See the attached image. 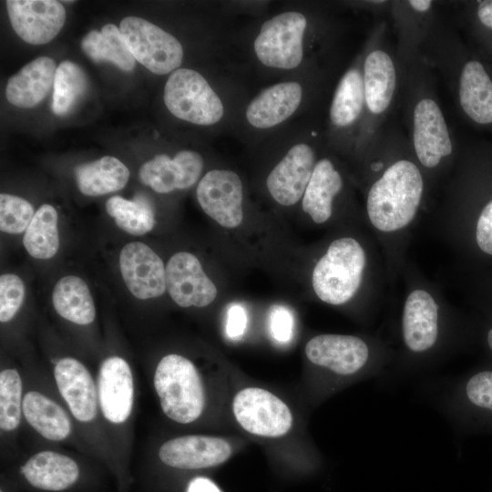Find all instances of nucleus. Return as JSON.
I'll use <instances>...</instances> for the list:
<instances>
[{
	"instance_id": "obj_38",
	"label": "nucleus",
	"mask_w": 492,
	"mask_h": 492,
	"mask_svg": "<svg viewBox=\"0 0 492 492\" xmlns=\"http://www.w3.org/2000/svg\"><path fill=\"white\" fill-rule=\"evenodd\" d=\"M474 239L480 251L492 256V199L484 205L477 217Z\"/></svg>"
},
{
	"instance_id": "obj_28",
	"label": "nucleus",
	"mask_w": 492,
	"mask_h": 492,
	"mask_svg": "<svg viewBox=\"0 0 492 492\" xmlns=\"http://www.w3.org/2000/svg\"><path fill=\"white\" fill-rule=\"evenodd\" d=\"M78 190L87 196H99L123 189L129 178L128 169L117 158L104 156L75 168Z\"/></svg>"
},
{
	"instance_id": "obj_8",
	"label": "nucleus",
	"mask_w": 492,
	"mask_h": 492,
	"mask_svg": "<svg viewBox=\"0 0 492 492\" xmlns=\"http://www.w3.org/2000/svg\"><path fill=\"white\" fill-rule=\"evenodd\" d=\"M163 99L171 115L194 125L215 126L226 117L223 97L194 69L173 71L165 84Z\"/></svg>"
},
{
	"instance_id": "obj_13",
	"label": "nucleus",
	"mask_w": 492,
	"mask_h": 492,
	"mask_svg": "<svg viewBox=\"0 0 492 492\" xmlns=\"http://www.w3.org/2000/svg\"><path fill=\"white\" fill-rule=\"evenodd\" d=\"M413 145L418 162L428 169L436 168L453 151L443 112L430 97L420 99L414 108Z\"/></svg>"
},
{
	"instance_id": "obj_21",
	"label": "nucleus",
	"mask_w": 492,
	"mask_h": 492,
	"mask_svg": "<svg viewBox=\"0 0 492 492\" xmlns=\"http://www.w3.org/2000/svg\"><path fill=\"white\" fill-rule=\"evenodd\" d=\"M59 392L73 415L81 422L91 421L97 414V396L87 369L74 358H63L54 370Z\"/></svg>"
},
{
	"instance_id": "obj_19",
	"label": "nucleus",
	"mask_w": 492,
	"mask_h": 492,
	"mask_svg": "<svg viewBox=\"0 0 492 492\" xmlns=\"http://www.w3.org/2000/svg\"><path fill=\"white\" fill-rule=\"evenodd\" d=\"M231 455L230 444L220 437L185 436L165 442L159 450L160 460L172 467L198 469L220 465Z\"/></svg>"
},
{
	"instance_id": "obj_9",
	"label": "nucleus",
	"mask_w": 492,
	"mask_h": 492,
	"mask_svg": "<svg viewBox=\"0 0 492 492\" xmlns=\"http://www.w3.org/2000/svg\"><path fill=\"white\" fill-rule=\"evenodd\" d=\"M119 30L135 60L150 72L166 75L179 68L183 47L170 33L137 16L123 18Z\"/></svg>"
},
{
	"instance_id": "obj_26",
	"label": "nucleus",
	"mask_w": 492,
	"mask_h": 492,
	"mask_svg": "<svg viewBox=\"0 0 492 492\" xmlns=\"http://www.w3.org/2000/svg\"><path fill=\"white\" fill-rule=\"evenodd\" d=\"M21 472L32 486L49 491L71 487L79 475L78 466L72 458L52 451L33 456L22 466Z\"/></svg>"
},
{
	"instance_id": "obj_6",
	"label": "nucleus",
	"mask_w": 492,
	"mask_h": 492,
	"mask_svg": "<svg viewBox=\"0 0 492 492\" xmlns=\"http://www.w3.org/2000/svg\"><path fill=\"white\" fill-rule=\"evenodd\" d=\"M308 27L307 15L298 10H286L266 19L253 39L256 59L271 69L298 68L304 59Z\"/></svg>"
},
{
	"instance_id": "obj_7",
	"label": "nucleus",
	"mask_w": 492,
	"mask_h": 492,
	"mask_svg": "<svg viewBox=\"0 0 492 492\" xmlns=\"http://www.w3.org/2000/svg\"><path fill=\"white\" fill-rule=\"evenodd\" d=\"M154 385L163 412L170 419L188 424L195 421L204 407V392L194 364L179 354H168L159 363Z\"/></svg>"
},
{
	"instance_id": "obj_14",
	"label": "nucleus",
	"mask_w": 492,
	"mask_h": 492,
	"mask_svg": "<svg viewBox=\"0 0 492 492\" xmlns=\"http://www.w3.org/2000/svg\"><path fill=\"white\" fill-rule=\"evenodd\" d=\"M5 4L14 31L31 45L50 42L66 21L65 8L58 1L7 0Z\"/></svg>"
},
{
	"instance_id": "obj_3",
	"label": "nucleus",
	"mask_w": 492,
	"mask_h": 492,
	"mask_svg": "<svg viewBox=\"0 0 492 492\" xmlns=\"http://www.w3.org/2000/svg\"><path fill=\"white\" fill-rule=\"evenodd\" d=\"M305 355L318 368L338 379L387 374L395 354L381 340L357 335L323 333L310 339Z\"/></svg>"
},
{
	"instance_id": "obj_10",
	"label": "nucleus",
	"mask_w": 492,
	"mask_h": 492,
	"mask_svg": "<svg viewBox=\"0 0 492 492\" xmlns=\"http://www.w3.org/2000/svg\"><path fill=\"white\" fill-rule=\"evenodd\" d=\"M232 410L243 429L261 436H282L292 425V415L286 404L271 392L258 387H247L238 392Z\"/></svg>"
},
{
	"instance_id": "obj_15",
	"label": "nucleus",
	"mask_w": 492,
	"mask_h": 492,
	"mask_svg": "<svg viewBox=\"0 0 492 492\" xmlns=\"http://www.w3.org/2000/svg\"><path fill=\"white\" fill-rule=\"evenodd\" d=\"M304 87L297 80H285L261 90L247 104L246 124L255 130H269L290 119L300 108Z\"/></svg>"
},
{
	"instance_id": "obj_36",
	"label": "nucleus",
	"mask_w": 492,
	"mask_h": 492,
	"mask_svg": "<svg viewBox=\"0 0 492 492\" xmlns=\"http://www.w3.org/2000/svg\"><path fill=\"white\" fill-rule=\"evenodd\" d=\"M32 205L23 198L1 193L0 229L10 234L25 231L34 217Z\"/></svg>"
},
{
	"instance_id": "obj_37",
	"label": "nucleus",
	"mask_w": 492,
	"mask_h": 492,
	"mask_svg": "<svg viewBox=\"0 0 492 492\" xmlns=\"http://www.w3.org/2000/svg\"><path fill=\"white\" fill-rule=\"evenodd\" d=\"M25 298V285L15 274L0 277V321L6 323L17 313Z\"/></svg>"
},
{
	"instance_id": "obj_41",
	"label": "nucleus",
	"mask_w": 492,
	"mask_h": 492,
	"mask_svg": "<svg viewBox=\"0 0 492 492\" xmlns=\"http://www.w3.org/2000/svg\"><path fill=\"white\" fill-rule=\"evenodd\" d=\"M186 492H221L220 488L209 478L198 477L188 485Z\"/></svg>"
},
{
	"instance_id": "obj_18",
	"label": "nucleus",
	"mask_w": 492,
	"mask_h": 492,
	"mask_svg": "<svg viewBox=\"0 0 492 492\" xmlns=\"http://www.w3.org/2000/svg\"><path fill=\"white\" fill-rule=\"evenodd\" d=\"M203 158L194 150L182 149L172 158L156 155L139 169L140 181L158 193H169L192 187L200 178Z\"/></svg>"
},
{
	"instance_id": "obj_12",
	"label": "nucleus",
	"mask_w": 492,
	"mask_h": 492,
	"mask_svg": "<svg viewBox=\"0 0 492 492\" xmlns=\"http://www.w3.org/2000/svg\"><path fill=\"white\" fill-rule=\"evenodd\" d=\"M317 160L310 142H293L267 176L266 188L271 197L285 207L302 200Z\"/></svg>"
},
{
	"instance_id": "obj_22",
	"label": "nucleus",
	"mask_w": 492,
	"mask_h": 492,
	"mask_svg": "<svg viewBox=\"0 0 492 492\" xmlns=\"http://www.w3.org/2000/svg\"><path fill=\"white\" fill-rule=\"evenodd\" d=\"M56 62L39 56L12 76L5 87V97L12 105L30 108L39 104L54 86Z\"/></svg>"
},
{
	"instance_id": "obj_44",
	"label": "nucleus",
	"mask_w": 492,
	"mask_h": 492,
	"mask_svg": "<svg viewBox=\"0 0 492 492\" xmlns=\"http://www.w3.org/2000/svg\"><path fill=\"white\" fill-rule=\"evenodd\" d=\"M483 340L486 350L492 359V324L485 330Z\"/></svg>"
},
{
	"instance_id": "obj_34",
	"label": "nucleus",
	"mask_w": 492,
	"mask_h": 492,
	"mask_svg": "<svg viewBox=\"0 0 492 492\" xmlns=\"http://www.w3.org/2000/svg\"><path fill=\"white\" fill-rule=\"evenodd\" d=\"M106 210L121 230L132 235H143L155 225L154 211L144 199L128 200L113 196L108 200Z\"/></svg>"
},
{
	"instance_id": "obj_27",
	"label": "nucleus",
	"mask_w": 492,
	"mask_h": 492,
	"mask_svg": "<svg viewBox=\"0 0 492 492\" xmlns=\"http://www.w3.org/2000/svg\"><path fill=\"white\" fill-rule=\"evenodd\" d=\"M364 106L363 73L358 66H354L342 76L333 95L329 110L331 125L341 130L353 127Z\"/></svg>"
},
{
	"instance_id": "obj_42",
	"label": "nucleus",
	"mask_w": 492,
	"mask_h": 492,
	"mask_svg": "<svg viewBox=\"0 0 492 492\" xmlns=\"http://www.w3.org/2000/svg\"><path fill=\"white\" fill-rule=\"evenodd\" d=\"M477 16L484 26L492 29V0L479 2Z\"/></svg>"
},
{
	"instance_id": "obj_40",
	"label": "nucleus",
	"mask_w": 492,
	"mask_h": 492,
	"mask_svg": "<svg viewBox=\"0 0 492 492\" xmlns=\"http://www.w3.org/2000/svg\"><path fill=\"white\" fill-rule=\"evenodd\" d=\"M247 326V313L241 304H232L227 313L226 333L231 339L240 338Z\"/></svg>"
},
{
	"instance_id": "obj_39",
	"label": "nucleus",
	"mask_w": 492,
	"mask_h": 492,
	"mask_svg": "<svg viewBox=\"0 0 492 492\" xmlns=\"http://www.w3.org/2000/svg\"><path fill=\"white\" fill-rule=\"evenodd\" d=\"M269 326L272 337L279 343H287L293 333V316L282 305H275L269 314Z\"/></svg>"
},
{
	"instance_id": "obj_45",
	"label": "nucleus",
	"mask_w": 492,
	"mask_h": 492,
	"mask_svg": "<svg viewBox=\"0 0 492 492\" xmlns=\"http://www.w3.org/2000/svg\"><path fill=\"white\" fill-rule=\"evenodd\" d=\"M1 492H3V491H1Z\"/></svg>"
},
{
	"instance_id": "obj_33",
	"label": "nucleus",
	"mask_w": 492,
	"mask_h": 492,
	"mask_svg": "<svg viewBox=\"0 0 492 492\" xmlns=\"http://www.w3.org/2000/svg\"><path fill=\"white\" fill-rule=\"evenodd\" d=\"M87 77L76 63L65 60L56 71L52 100L53 112L57 116L67 114L83 97L87 88Z\"/></svg>"
},
{
	"instance_id": "obj_5",
	"label": "nucleus",
	"mask_w": 492,
	"mask_h": 492,
	"mask_svg": "<svg viewBox=\"0 0 492 492\" xmlns=\"http://www.w3.org/2000/svg\"><path fill=\"white\" fill-rule=\"evenodd\" d=\"M438 405L460 432L492 433V364L454 380Z\"/></svg>"
},
{
	"instance_id": "obj_24",
	"label": "nucleus",
	"mask_w": 492,
	"mask_h": 492,
	"mask_svg": "<svg viewBox=\"0 0 492 492\" xmlns=\"http://www.w3.org/2000/svg\"><path fill=\"white\" fill-rule=\"evenodd\" d=\"M363 81L365 107L373 115L387 110L396 87V71L394 60L383 49H373L363 64Z\"/></svg>"
},
{
	"instance_id": "obj_23",
	"label": "nucleus",
	"mask_w": 492,
	"mask_h": 492,
	"mask_svg": "<svg viewBox=\"0 0 492 492\" xmlns=\"http://www.w3.org/2000/svg\"><path fill=\"white\" fill-rule=\"evenodd\" d=\"M343 188V179L333 160L318 159L302 199V210L317 224L328 221Z\"/></svg>"
},
{
	"instance_id": "obj_2",
	"label": "nucleus",
	"mask_w": 492,
	"mask_h": 492,
	"mask_svg": "<svg viewBox=\"0 0 492 492\" xmlns=\"http://www.w3.org/2000/svg\"><path fill=\"white\" fill-rule=\"evenodd\" d=\"M425 183L419 167L399 159L389 164L370 186L366 214L373 228L391 236L409 228L420 210Z\"/></svg>"
},
{
	"instance_id": "obj_30",
	"label": "nucleus",
	"mask_w": 492,
	"mask_h": 492,
	"mask_svg": "<svg viewBox=\"0 0 492 492\" xmlns=\"http://www.w3.org/2000/svg\"><path fill=\"white\" fill-rule=\"evenodd\" d=\"M23 413L27 422L44 437L60 441L71 431L66 412L54 401L37 392H28L23 400Z\"/></svg>"
},
{
	"instance_id": "obj_4",
	"label": "nucleus",
	"mask_w": 492,
	"mask_h": 492,
	"mask_svg": "<svg viewBox=\"0 0 492 492\" xmlns=\"http://www.w3.org/2000/svg\"><path fill=\"white\" fill-rule=\"evenodd\" d=\"M368 256L354 237L333 240L316 262L312 273L315 295L330 305H343L356 296L364 282Z\"/></svg>"
},
{
	"instance_id": "obj_11",
	"label": "nucleus",
	"mask_w": 492,
	"mask_h": 492,
	"mask_svg": "<svg viewBox=\"0 0 492 492\" xmlns=\"http://www.w3.org/2000/svg\"><path fill=\"white\" fill-rule=\"evenodd\" d=\"M243 184L233 170L214 169L199 181L198 202L203 211L220 226L238 227L243 220Z\"/></svg>"
},
{
	"instance_id": "obj_31",
	"label": "nucleus",
	"mask_w": 492,
	"mask_h": 492,
	"mask_svg": "<svg viewBox=\"0 0 492 492\" xmlns=\"http://www.w3.org/2000/svg\"><path fill=\"white\" fill-rule=\"evenodd\" d=\"M81 47L96 63L110 62L126 72L132 71L136 66L119 27L113 24L105 25L100 31H90L82 39Z\"/></svg>"
},
{
	"instance_id": "obj_16",
	"label": "nucleus",
	"mask_w": 492,
	"mask_h": 492,
	"mask_svg": "<svg viewBox=\"0 0 492 492\" xmlns=\"http://www.w3.org/2000/svg\"><path fill=\"white\" fill-rule=\"evenodd\" d=\"M166 289L181 307H205L211 303L218 291L206 275L196 256L187 251L175 253L166 265Z\"/></svg>"
},
{
	"instance_id": "obj_17",
	"label": "nucleus",
	"mask_w": 492,
	"mask_h": 492,
	"mask_svg": "<svg viewBox=\"0 0 492 492\" xmlns=\"http://www.w3.org/2000/svg\"><path fill=\"white\" fill-rule=\"evenodd\" d=\"M119 268L128 291L141 300L157 298L166 290V268L160 257L139 241L126 244L119 254Z\"/></svg>"
},
{
	"instance_id": "obj_20",
	"label": "nucleus",
	"mask_w": 492,
	"mask_h": 492,
	"mask_svg": "<svg viewBox=\"0 0 492 492\" xmlns=\"http://www.w3.org/2000/svg\"><path fill=\"white\" fill-rule=\"evenodd\" d=\"M98 399L104 416L115 424L123 423L133 405L134 384L128 364L122 358L106 359L98 374Z\"/></svg>"
},
{
	"instance_id": "obj_25",
	"label": "nucleus",
	"mask_w": 492,
	"mask_h": 492,
	"mask_svg": "<svg viewBox=\"0 0 492 492\" xmlns=\"http://www.w3.org/2000/svg\"><path fill=\"white\" fill-rule=\"evenodd\" d=\"M458 97L469 118L478 124L492 123V80L480 62L471 60L462 67Z\"/></svg>"
},
{
	"instance_id": "obj_43",
	"label": "nucleus",
	"mask_w": 492,
	"mask_h": 492,
	"mask_svg": "<svg viewBox=\"0 0 492 492\" xmlns=\"http://www.w3.org/2000/svg\"><path fill=\"white\" fill-rule=\"evenodd\" d=\"M408 4L417 12H426L432 6V1L429 0H410Z\"/></svg>"
},
{
	"instance_id": "obj_35",
	"label": "nucleus",
	"mask_w": 492,
	"mask_h": 492,
	"mask_svg": "<svg viewBox=\"0 0 492 492\" xmlns=\"http://www.w3.org/2000/svg\"><path fill=\"white\" fill-rule=\"evenodd\" d=\"M22 382L14 369H5L0 374V426L2 430L15 429L21 418Z\"/></svg>"
},
{
	"instance_id": "obj_29",
	"label": "nucleus",
	"mask_w": 492,
	"mask_h": 492,
	"mask_svg": "<svg viewBox=\"0 0 492 492\" xmlns=\"http://www.w3.org/2000/svg\"><path fill=\"white\" fill-rule=\"evenodd\" d=\"M52 301L56 313L72 323L85 325L95 319L96 308L89 289L77 276L61 278L54 287Z\"/></svg>"
},
{
	"instance_id": "obj_1",
	"label": "nucleus",
	"mask_w": 492,
	"mask_h": 492,
	"mask_svg": "<svg viewBox=\"0 0 492 492\" xmlns=\"http://www.w3.org/2000/svg\"><path fill=\"white\" fill-rule=\"evenodd\" d=\"M400 352L390 372L421 373L435 364L452 343V324L443 307L426 289H412L405 298L399 323Z\"/></svg>"
},
{
	"instance_id": "obj_32",
	"label": "nucleus",
	"mask_w": 492,
	"mask_h": 492,
	"mask_svg": "<svg viewBox=\"0 0 492 492\" xmlns=\"http://www.w3.org/2000/svg\"><path fill=\"white\" fill-rule=\"evenodd\" d=\"M23 243L34 258L47 260L56 255L59 248L57 212L49 205H42L35 213L26 230Z\"/></svg>"
}]
</instances>
